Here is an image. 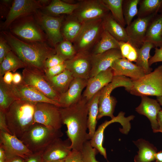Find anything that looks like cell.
<instances>
[{"label":"cell","mask_w":162,"mask_h":162,"mask_svg":"<svg viewBox=\"0 0 162 162\" xmlns=\"http://www.w3.org/2000/svg\"><path fill=\"white\" fill-rule=\"evenodd\" d=\"M88 101L82 96L77 102L66 107L59 108L63 124L72 149L82 151L84 143L90 139L88 128Z\"/></svg>","instance_id":"1"},{"label":"cell","mask_w":162,"mask_h":162,"mask_svg":"<svg viewBox=\"0 0 162 162\" xmlns=\"http://www.w3.org/2000/svg\"><path fill=\"white\" fill-rule=\"evenodd\" d=\"M13 51L26 65L44 72L46 60L56 54L55 49L47 42L25 41L16 37L8 30L0 32Z\"/></svg>","instance_id":"2"},{"label":"cell","mask_w":162,"mask_h":162,"mask_svg":"<svg viewBox=\"0 0 162 162\" xmlns=\"http://www.w3.org/2000/svg\"><path fill=\"white\" fill-rule=\"evenodd\" d=\"M36 103L17 99L7 110L5 112L6 122L12 134L20 139L34 124Z\"/></svg>","instance_id":"3"},{"label":"cell","mask_w":162,"mask_h":162,"mask_svg":"<svg viewBox=\"0 0 162 162\" xmlns=\"http://www.w3.org/2000/svg\"><path fill=\"white\" fill-rule=\"evenodd\" d=\"M63 135L61 129L35 123L20 139L33 153L43 152L53 141Z\"/></svg>","instance_id":"4"},{"label":"cell","mask_w":162,"mask_h":162,"mask_svg":"<svg viewBox=\"0 0 162 162\" xmlns=\"http://www.w3.org/2000/svg\"><path fill=\"white\" fill-rule=\"evenodd\" d=\"M7 30L16 37L25 41L48 42L47 35L38 22L34 14L16 20L10 25Z\"/></svg>","instance_id":"5"},{"label":"cell","mask_w":162,"mask_h":162,"mask_svg":"<svg viewBox=\"0 0 162 162\" xmlns=\"http://www.w3.org/2000/svg\"><path fill=\"white\" fill-rule=\"evenodd\" d=\"M132 85V80L124 76H114L112 81L103 88L100 91L98 101V112L97 120L104 116L110 117L113 115L117 101L116 98L111 96L113 89L119 87H124L128 91Z\"/></svg>","instance_id":"6"},{"label":"cell","mask_w":162,"mask_h":162,"mask_svg":"<svg viewBox=\"0 0 162 162\" xmlns=\"http://www.w3.org/2000/svg\"><path fill=\"white\" fill-rule=\"evenodd\" d=\"M132 81L129 92L137 96H162V65L140 79Z\"/></svg>","instance_id":"7"},{"label":"cell","mask_w":162,"mask_h":162,"mask_svg":"<svg viewBox=\"0 0 162 162\" xmlns=\"http://www.w3.org/2000/svg\"><path fill=\"white\" fill-rule=\"evenodd\" d=\"M104 29L102 19L84 22L80 33L73 43L77 52H90L99 40Z\"/></svg>","instance_id":"8"},{"label":"cell","mask_w":162,"mask_h":162,"mask_svg":"<svg viewBox=\"0 0 162 162\" xmlns=\"http://www.w3.org/2000/svg\"><path fill=\"white\" fill-rule=\"evenodd\" d=\"M22 77L24 83L35 88L48 98L58 102L60 94L47 81L44 71L27 66L22 70Z\"/></svg>","instance_id":"9"},{"label":"cell","mask_w":162,"mask_h":162,"mask_svg":"<svg viewBox=\"0 0 162 162\" xmlns=\"http://www.w3.org/2000/svg\"><path fill=\"white\" fill-rule=\"evenodd\" d=\"M34 15L47 35L50 45L55 48L58 44L64 40L61 27L65 15L57 17L52 16L44 13L40 9L37 10Z\"/></svg>","instance_id":"10"},{"label":"cell","mask_w":162,"mask_h":162,"mask_svg":"<svg viewBox=\"0 0 162 162\" xmlns=\"http://www.w3.org/2000/svg\"><path fill=\"white\" fill-rule=\"evenodd\" d=\"M60 107L48 103H37L34 115V123L41 124L56 129H61L63 124Z\"/></svg>","instance_id":"11"},{"label":"cell","mask_w":162,"mask_h":162,"mask_svg":"<svg viewBox=\"0 0 162 162\" xmlns=\"http://www.w3.org/2000/svg\"><path fill=\"white\" fill-rule=\"evenodd\" d=\"M124 115V112H121L117 116L110 120L105 121L98 126L92 137L89 141L92 146L95 148L106 159H107L106 149L103 146L104 130L110 124L114 122H118L122 126V128H119L120 131L123 134H127L131 128L130 121L134 119V116L131 115L125 117Z\"/></svg>","instance_id":"12"},{"label":"cell","mask_w":162,"mask_h":162,"mask_svg":"<svg viewBox=\"0 0 162 162\" xmlns=\"http://www.w3.org/2000/svg\"><path fill=\"white\" fill-rule=\"evenodd\" d=\"M78 8L74 11V14L81 22L103 19L110 12L102 0L78 1Z\"/></svg>","instance_id":"13"},{"label":"cell","mask_w":162,"mask_h":162,"mask_svg":"<svg viewBox=\"0 0 162 162\" xmlns=\"http://www.w3.org/2000/svg\"><path fill=\"white\" fill-rule=\"evenodd\" d=\"M43 6L39 0H14L4 21L1 27L2 30H7L10 25L21 17L34 14Z\"/></svg>","instance_id":"14"},{"label":"cell","mask_w":162,"mask_h":162,"mask_svg":"<svg viewBox=\"0 0 162 162\" xmlns=\"http://www.w3.org/2000/svg\"><path fill=\"white\" fill-rule=\"evenodd\" d=\"M66 69L74 78L88 80L92 68L91 54L90 52H77L71 59L65 61Z\"/></svg>","instance_id":"15"},{"label":"cell","mask_w":162,"mask_h":162,"mask_svg":"<svg viewBox=\"0 0 162 162\" xmlns=\"http://www.w3.org/2000/svg\"><path fill=\"white\" fill-rule=\"evenodd\" d=\"M157 14L137 17L125 28L129 38L128 41L135 48H140L144 42L150 22Z\"/></svg>","instance_id":"16"},{"label":"cell","mask_w":162,"mask_h":162,"mask_svg":"<svg viewBox=\"0 0 162 162\" xmlns=\"http://www.w3.org/2000/svg\"><path fill=\"white\" fill-rule=\"evenodd\" d=\"M0 147L4 150L6 156H17L25 160L33 153L16 136L0 131Z\"/></svg>","instance_id":"17"},{"label":"cell","mask_w":162,"mask_h":162,"mask_svg":"<svg viewBox=\"0 0 162 162\" xmlns=\"http://www.w3.org/2000/svg\"><path fill=\"white\" fill-rule=\"evenodd\" d=\"M15 98L34 103L46 102L53 104L61 107L58 102L50 99L34 88L26 85L22 81L20 84L9 85Z\"/></svg>","instance_id":"18"},{"label":"cell","mask_w":162,"mask_h":162,"mask_svg":"<svg viewBox=\"0 0 162 162\" xmlns=\"http://www.w3.org/2000/svg\"><path fill=\"white\" fill-rule=\"evenodd\" d=\"M122 58L119 49H112L97 54H91L92 68L90 77L110 68L116 60Z\"/></svg>","instance_id":"19"},{"label":"cell","mask_w":162,"mask_h":162,"mask_svg":"<svg viewBox=\"0 0 162 162\" xmlns=\"http://www.w3.org/2000/svg\"><path fill=\"white\" fill-rule=\"evenodd\" d=\"M110 68L113 76H127L132 80H138L146 74L141 68L123 58L116 60Z\"/></svg>","instance_id":"20"},{"label":"cell","mask_w":162,"mask_h":162,"mask_svg":"<svg viewBox=\"0 0 162 162\" xmlns=\"http://www.w3.org/2000/svg\"><path fill=\"white\" fill-rule=\"evenodd\" d=\"M113 77L112 70L110 68L90 77L88 79L86 89L82 96L89 100L110 82Z\"/></svg>","instance_id":"21"},{"label":"cell","mask_w":162,"mask_h":162,"mask_svg":"<svg viewBox=\"0 0 162 162\" xmlns=\"http://www.w3.org/2000/svg\"><path fill=\"white\" fill-rule=\"evenodd\" d=\"M71 143L68 139L63 140L60 138L55 140L43 152L44 161H52L65 159L71 151Z\"/></svg>","instance_id":"22"},{"label":"cell","mask_w":162,"mask_h":162,"mask_svg":"<svg viewBox=\"0 0 162 162\" xmlns=\"http://www.w3.org/2000/svg\"><path fill=\"white\" fill-rule=\"evenodd\" d=\"M141 97V103L136 108V111L140 114L146 116L151 122L153 132H158L159 128L157 116L159 112L162 110L160 105L157 100L146 96Z\"/></svg>","instance_id":"23"},{"label":"cell","mask_w":162,"mask_h":162,"mask_svg":"<svg viewBox=\"0 0 162 162\" xmlns=\"http://www.w3.org/2000/svg\"><path fill=\"white\" fill-rule=\"evenodd\" d=\"M88 80L74 78L71 81L68 90L60 94L58 101L62 107H66L79 100L82 95L83 89L86 86Z\"/></svg>","instance_id":"24"},{"label":"cell","mask_w":162,"mask_h":162,"mask_svg":"<svg viewBox=\"0 0 162 162\" xmlns=\"http://www.w3.org/2000/svg\"><path fill=\"white\" fill-rule=\"evenodd\" d=\"M83 24L73 14L65 15L61 27L64 40L73 43L80 33Z\"/></svg>","instance_id":"25"},{"label":"cell","mask_w":162,"mask_h":162,"mask_svg":"<svg viewBox=\"0 0 162 162\" xmlns=\"http://www.w3.org/2000/svg\"><path fill=\"white\" fill-rule=\"evenodd\" d=\"M79 5L78 1L76 3L71 4L62 0H52L48 5L40 10L48 15L57 17L73 14Z\"/></svg>","instance_id":"26"},{"label":"cell","mask_w":162,"mask_h":162,"mask_svg":"<svg viewBox=\"0 0 162 162\" xmlns=\"http://www.w3.org/2000/svg\"><path fill=\"white\" fill-rule=\"evenodd\" d=\"M144 42L152 43L155 47H162V13L157 14L152 20Z\"/></svg>","instance_id":"27"},{"label":"cell","mask_w":162,"mask_h":162,"mask_svg":"<svg viewBox=\"0 0 162 162\" xmlns=\"http://www.w3.org/2000/svg\"><path fill=\"white\" fill-rule=\"evenodd\" d=\"M102 24L104 29L119 42L129 41L125 28L114 19L110 12L102 19Z\"/></svg>","instance_id":"28"},{"label":"cell","mask_w":162,"mask_h":162,"mask_svg":"<svg viewBox=\"0 0 162 162\" xmlns=\"http://www.w3.org/2000/svg\"><path fill=\"white\" fill-rule=\"evenodd\" d=\"M134 142L139 149L137 154L134 158L135 162H152L155 160L157 149L153 144L142 139Z\"/></svg>","instance_id":"29"},{"label":"cell","mask_w":162,"mask_h":162,"mask_svg":"<svg viewBox=\"0 0 162 162\" xmlns=\"http://www.w3.org/2000/svg\"><path fill=\"white\" fill-rule=\"evenodd\" d=\"M119 41L104 29L101 36L90 52L92 54L102 53L112 49H119Z\"/></svg>","instance_id":"30"},{"label":"cell","mask_w":162,"mask_h":162,"mask_svg":"<svg viewBox=\"0 0 162 162\" xmlns=\"http://www.w3.org/2000/svg\"><path fill=\"white\" fill-rule=\"evenodd\" d=\"M46 78L53 88L60 94L68 90L70 83L74 78L71 73L66 69L55 76Z\"/></svg>","instance_id":"31"},{"label":"cell","mask_w":162,"mask_h":162,"mask_svg":"<svg viewBox=\"0 0 162 162\" xmlns=\"http://www.w3.org/2000/svg\"><path fill=\"white\" fill-rule=\"evenodd\" d=\"M100 91L98 92L88 101V128L90 140L96 131L97 118L98 112V104Z\"/></svg>","instance_id":"32"},{"label":"cell","mask_w":162,"mask_h":162,"mask_svg":"<svg viewBox=\"0 0 162 162\" xmlns=\"http://www.w3.org/2000/svg\"><path fill=\"white\" fill-rule=\"evenodd\" d=\"M27 67L26 64L12 50L0 63V76H3L8 72H15L18 69Z\"/></svg>","instance_id":"33"},{"label":"cell","mask_w":162,"mask_h":162,"mask_svg":"<svg viewBox=\"0 0 162 162\" xmlns=\"http://www.w3.org/2000/svg\"><path fill=\"white\" fill-rule=\"evenodd\" d=\"M155 47L152 43L148 42H144L139 48H136L137 57L136 64L141 68L146 74L151 73L152 68L149 64V60L151 57L150 52L151 50Z\"/></svg>","instance_id":"34"},{"label":"cell","mask_w":162,"mask_h":162,"mask_svg":"<svg viewBox=\"0 0 162 162\" xmlns=\"http://www.w3.org/2000/svg\"><path fill=\"white\" fill-rule=\"evenodd\" d=\"M137 17L162 13V0H140Z\"/></svg>","instance_id":"35"},{"label":"cell","mask_w":162,"mask_h":162,"mask_svg":"<svg viewBox=\"0 0 162 162\" xmlns=\"http://www.w3.org/2000/svg\"><path fill=\"white\" fill-rule=\"evenodd\" d=\"M16 99L9 85L4 82L3 76H0V110L5 112Z\"/></svg>","instance_id":"36"},{"label":"cell","mask_w":162,"mask_h":162,"mask_svg":"<svg viewBox=\"0 0 162 162\" xmlns=\"http://www.w3.org/2000/svg\"><path fill=\"white\" fill-rule=\"evenodd\" d=\"M123 0H102L114 19L124 27L126 25L123 11Z\"/></svg>","instance_id":"37"},{"label":"cell","mask_w":162,"mask_h":162,"mask_svg":"<svg viewBox=\"0 0 162 162\" xmlns=\"http://www.w3.org/2000/svg\"><path fill=\"white\" fill-rule=\"evenodd\" d=\"M55 49L56 54L64 61L71 59L77 53L73 43L67 40H64L58 44Z\"/></svg>","instance_id":"38"},{"label":"cell","mask_w":162,"mask_h":162,"mask_svg":"<svg viewBox=\"0 0 162 162\" xmlns=\"http://www.w3.org/2000/svg\"><path fill=\"white\" fill-rule=\"evenodd\" d=\"M140 0H123V11L126 25H129L134 17L137 15V5Z\"/></svg>","instance_id":"39"},{"label":"cell","mask_w":162,"mask_h":162,"mask_svg":"<svg viewBox=\"0 0 162 162\" xmlns=\"http://www.w3.org/2000/svg\"><path fill=\"white\" fill-rule=\"evenodd\" d=\"M119 50L122 57L132 62H136L137 57L136 48L128 41L119 42Z\"/></svg>","instance_id":"40"},{"label":"cell","mask_w":162,"mask_h":162,"mask_svg":"<svg viewBox=\"0 0 162 162\" xmlns=\"http://www.w3.org/2000/svg\"><path fill=\"white\" fill-rule=\"evenodd\" d=\"M98 151L91 145L89 141H87L84 144L82 152L84 162H99L96 158V155Z\"/></svg>","instance_id":"41"},{"label":"cell","mask_w":162,"mask_h":162,"mask_svg":"<svg viewBox=\"0 0 162 162\" xmlns=\"http://www.w3.org/2000/svg\"><path fill=\"white\" fill-rule=\"evenodd\" d=\"M66 69L65 66L63 63L45 69L44 73L47 78H50L60 74Z\"/></svg>","instance_id":"42"},{"label":"cell","mask_w":162,"mask_h":162,"mask_svg":"<svg viewBox=\"0 0 162 162\" xmlns=\"http://www.w3.org/2000/svg\"><path fill=\"white\" fill-rule=\"evenodd\" d=\"M12 49L7 41L0 34V63Z\"/></svg>","instance_id":"43"},{"label":"cell","mask_w":162,"mask_h":162,"mask_svg":"<svg viewBox=\"0 0 162 162\" xmlns=\"http://www.w3.org/2000/svg\"><path fill=\"white\" fill-rule=\"evenodd\" d=\"M64 62L62 58L56 54L50 56L46 60L44 65V70L63 64Z\"/></svg>","instance_id":"44"},{"label":"cell","mask_w":162,"mask_h":162,"mask_svg":"<svg viewBox=\"0 0 162 162\" xmlns=\"http://www.w3.org/2000/svg\"><path fill=\"white\" fill-rule=\"evenodd\" d=\"M64 162H84L82 151L72 149Z\"/></svg>","instance_id":"45"},{"label":"cell","mask_w":162,"mask_h":162,"mask_svg":"<svg viewBox=\"0 0 162 162\" xmlns=\"http://www.w3.org/2000/svg\"><path fill=\"white\" fill-rule=\"evenodd\" d=\"M154 54L149 60V64L150 66L154 63L162 62V47L155 48Z\"/></svg>","instance_id":"46"},{"label":"cell","mask_w":162,"mask_h":162,"mask_svg":"<svg viewBox=\"0 0 162 162\" xmlns=\"http://www.w3.org/2000/svg\"><path fill=\"white\" fill-rule=\"evenodd\" d=\"M0 131H2L11 134L8 128L7 125L5 112L0 110Z\"/></svg>","instance_id":"47"},{"label":"cell","mask_w":162,"mask_h":162,"mask_svg":"<svg viewBox=\"0 0 162 162\" xmlns=\"http://www.w3.org/2000/svg\"><path fill=\"white\" fill-rule=\"evenodd\" d=\"M43 152L33 153L25 160V162H44Z\"/></svg>","instance_id":"48"},{"label":"cell","mask_w":162,"mask_h":162,"mask_svg":"<svg viewBox=\"0 0 162 162\" xmlns=\"http://www.w3.org/2000/svg\"><path fill=\"white\" fill-rule=\"evenodd\" d=\"M13 75V74L10 71L5 73L3 76L4 82L8 85H11L12 83Z\"/></svg>","instance_id":"49"},{"label":"cell","mask_w":162,"mask_h":162,"mask_svg":"<svg viewBox=\"0 0 162 162\" xmlns=\"http://www.w3.org/2000/svg\"><path fill=\"white\" fill-rule=\"evenodd\" d=\"M25 160L20 157L10 156H6L5 162H25Z\"/></svg>","instance_id":"50"},{"label":"cell","mask_w":162,"mask_h":162,"mask_svg":"<svg viewBox=\"0 0 162 162\" xmlns=\"http://www.w3.org/2000/svg\"><path fill=\"white\" fill-rule=\"evenodd\" d=\"M22 80V76L20 74L16 72L13 74L12 83L14 85H17L20 83Z\"/></svg>","instance_id":"51"},{"label":"cell","mask_w":162,"mask_h":162,"mask_svg":"<svg viewBox=\"0 0 162 162\" xmlns=\"http://www.w3.org/2000/svg\"><path fill=\"white\" fill-rule=\"evenodd\" d=\"M157 121L159 126L158 132H162V110L158 113L157 116Z\"/></svg>","instance_id":"52"},{"label":"cell","mask_w":162,"mask_h":162,"mask_svg":"<svg viewBox=\"0 0 162 162\" xmlns=\"http://www.w3.org/2000/svg\"><path fill=\"white\" fill-rule=\"evenodd\" d=\"M155 162H162V151L157 152L155 155Z\"/></svg>","instance_id":"53"},{"label":"cell","mask_w":162,"mask_h":162,"mask_svg":"<svg viewBox=\"0 0 162 162\" xmlns=\"http://www.w3.org/2000/svg\"><path fill=\"white\" fill-rule=\"evenodd\" d=\"M157 100L160 105L162 106V96L157 97Z\"/></svg>","instance_id":"54"},{"label":"cell","mask_w":162,"mask_h":162,"mask_svg":"<svg viewBox=\"0 0 162 162\" xmlns=\"http://www.w3.org/2000/svg\"><path fill=\"white\" fill-rule=\"evenodd\" d=\"M65 159L61 160H59L52 161H44V162H64Z\"/></svg>","instance_id":"55"},{"label":"cell","mask_w":162,"mask_h":162,"mask_svg":"<svg viewBox=\"0 0 162 162\" xmlns=\"http://www.w3.org/2000/svg\"></svg>","instance_id":"56"}]
</instances>
